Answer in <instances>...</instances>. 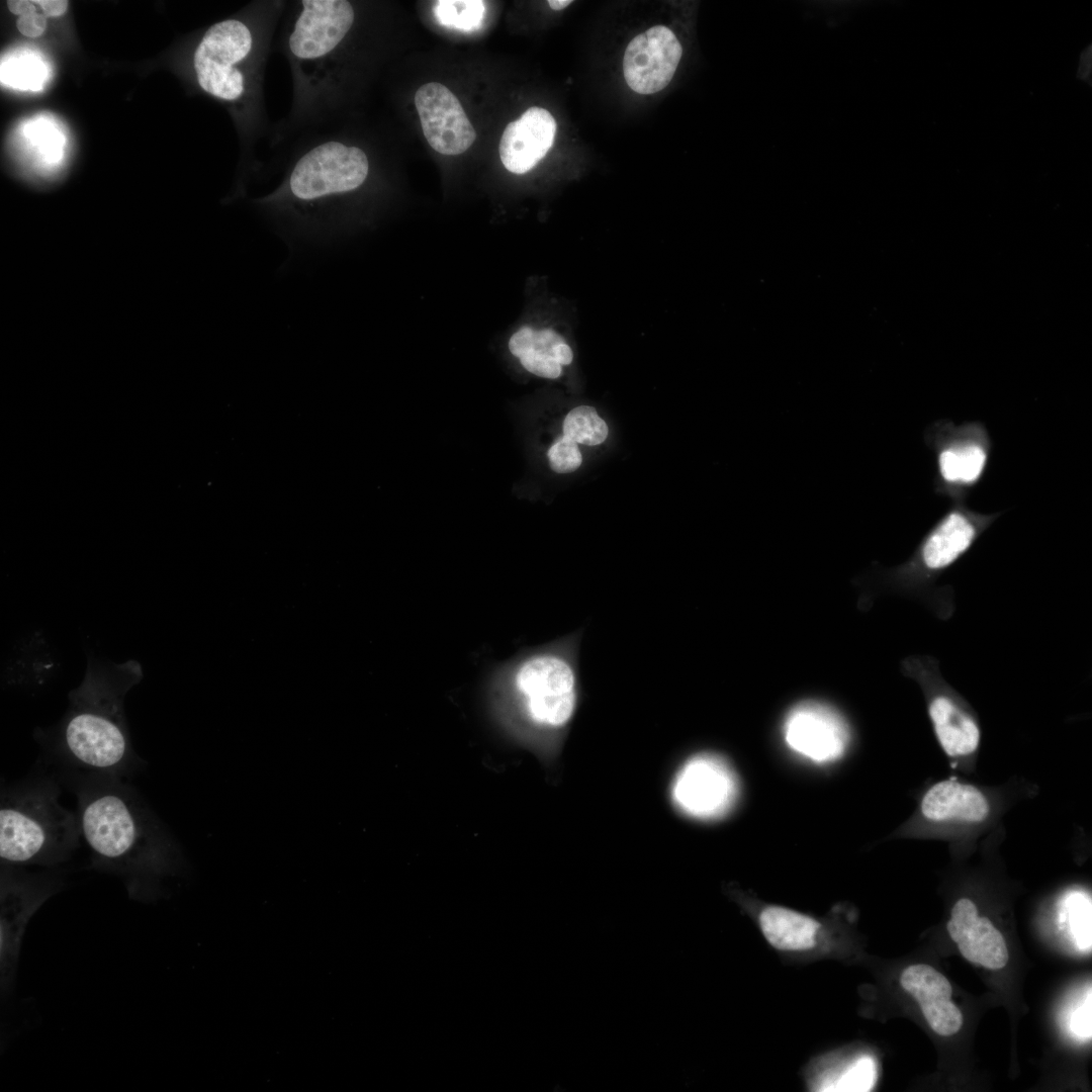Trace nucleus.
Here are the masks:
<instances>
[{
    "instance_id": "f257e3e1",
    "label": "nucleus",
    "mask_w": 1092,
    "mask_h": 1092,
    "mask_svg": "<svg viewBox=\"0 0 1092 1092\" xmlns=\"http://www.w3.org/2000/svg\"><path fill=\"white\" fill-rule=\"evenodd\" d=\"M338 122L302 130L275 146L266 166L276 186L252 198L253 206L282 230L331 237L344 200L370 174L366 151L342 138Z\"/></svg>"
},
{
    "instance_id": "f03ea898",
    "label": "nucleus",
    "mask_w": 1092,
    "mask_h": 1092,
    "mask_svg": "<svg viewBox=\"0 0 1092 1092\" xmlns=\"http://www.w3.org/2000/svg\"><path fill=\"white\" fill-rule=\"evenodd\" d=\"M286 5L285 0L248 3L237 15L209 26L192 56L198 87L231 107L247 184L260 165L256 148L268 140L273 125L265 106V68Z\"/></svg>"
},
{
    "instance_id": "7ed1b4c3",
    "label": "nucleus",
    "mask_w": 1092,
    "mask_h": 1092,
    "mask_svg": "<svg viewBox=\"0 0 1092 1092\" xmlns=\"http://www.w3.org/2000/svg\"><path fill=\"white\" fill-rule=\"evenodd\" d=\"M99 777L78 792L82 837L97 863L125 878L130 894L156 893L176 866L173 840L138 795L116 778Z\"/></svg>"
},
{
    "instance_id": "20e7f679",
    "label": "nucleus",
    "mask_w": 1092,
    "mask_h": 1092,
    "mask_svg": "<svg viewBox=\"0 0 1092 1092\" xmlns=\"http://www.w3.org/2000/svg\"><path fill=\"white\" fill-rule=\"evenodd\" d=\"M143 678L135 660L88 657L82 682L69 693V708L53 730L64 758L96 776L116 778L133 759L124 700Z\"/></svg>"
},
{
    "instance_id": "39448f33",
    "label": "nucleus",
    "mask_w": 1092,
    "mask_h": 1092,
    "mask_svg": "<svg viewBox=\"0 0 1092 1092\" xmlns=\"http://www.w3.org/2000/svg\"><path fill=\"white\" fill-rule=\"evenodd\" d=\"M51 781L6 790L0 805V857L5 864L52 866L69 858L79 845L77 812L59 802Z\"/></svg>"
},
{
    "instance_id": "423d86ee",
    "label": "nucleus",
    "mask_w": 1092,
    "mask_h": 1092,
    "mask_svg": "<svg viewBox=\"0 0 1092 1092\" xmlns=\"http://www.w3.org/2000/svg\"><path fill=\"white\" fill-rule=\"evenodd\" d=\"M574 636L554 648L523 658L513 689L524 723L543 734H557L571 722L578 703L577 648Z\"/></svg>"
},
{
    "instance_id": "0eeeda50",
    "label": "nucleus",
    "mask_w": 1092,
    "mask_h": 1092,
    "mask_svg": "<svg viewBox=\"0 0 1092 1092\" xmlns=\"http://www.w3.org/2000/svg\"><path fill=\"white\" fill-rule=\"evenodd\" d=\"M1001 514H983L971 510L965 502L952 503L921 539L911 558L898 569L897 575L922 592L925 603L940 619H947L953 613V590L936 587L935 583Z\"/></svg>"
},
{
    "instance_id": "6e6552de",
    "label": "nucleus",
    "mask_w": 1092,
    "mask_h": 1092,
    "mask_svg": "<svg viewBox=\"0 0 1092 1092\" xmlns=\"http://www.w3.org/2000/svg\"><path fill=\"white\" fill-rule=\"evenodd\" d=\"M924 440L935 458V492L953 503L965 502L990 460L992 440L986 427L980 422L957 426L939 420L927 427Z\"/></svg>"
},
{
    "instance_id": "1a4fd4ad",
    "label": "nucleus",
    "mask_w": 1092,
    "mask_h": 1092,
    "mask_svg": "<svg viewBox=\"0 0 1092 1092\" xmlns=\"http://www.w3.org/2000/svg\"><path fill=\"white\" fill-rule=\"evenodd\" d=\"M905 671L925 692L928 716L942 750L950 757L974 753L981 740L979 724L943 679L938 660L929 655L911 657Z\"/></svg>"
},
{
    "instance_id": "9d476101",
    "label": "nucleus",
    "mask_w": 1092,
    "mask_h": 1092,
    "mask_svg": "<svg viewBox=\"0 0 1092 1092\" xmlns=\"http://www.w3.org/2000/svg\"><path fill=\"white\" fill-rule=\"evenodd\" d=\"M739 784L735 771L720 755L702 752L690 757L671 783V800L684 815L714 820L734 806Z\"/></svg>"
},
{
    "instance_id": "9b49d317",
    "label": "nucleus",
    "mask_w": 1092,
    "mask_h": 1092,
    "mask_svg": "<svg viewBox=\"0 0 1092 1092\" xmlns=\"http://www.w3.org/2000/svg\"><path fill=\"white\" fill-rule=\"evenodd\" d=\"M783 737L796 754L815 763H829L845 753L849 730L843 718L831 707L805 701L787 714Z\"/></svg>"
},
{
    "instance_id": "f8f14e48",
    "label": "nucleus",
    "mask_w": 1092,
    "mask_h": 1092,
    "mask_svg": "<svg viewBox=\"0 0 1092 1092\" xmlns=\"http://www.w3.org/2000/svg\"><path fill=\"white\" fill-rule=\"evenodd\" d=\"M424 135L436 152L456 156L467 151L476 132L460 101L445 85L431 82L415 94Z\"/></svg>"
},
{
    "instance_id": "ddd939ff",
    "label": "nucleus",
    "mask_w": 1092,
    "mask_h": 1092,
    "mask_svg": "<svg viewBox=\"0 0 1092 1092\" xmlns=\"http://www.w3.org/2000/svg\"><path fill=\"white\" fill-rule=\"evenodd\" d=\"M682 55V47L671 29L653 26L635 36L623 58L627 85L639 94H652L671 81Z\"/></svg>"
},
{
    "instance_id": "4468645a",
    "label": "nucleus",
    "mask_w": 1092,
    "mask_h": 1092,
    "mask_svg": "<svg viewBox=\"0 0 1092 1092\" xmlns=\"http://www.w3.org/2000/svg\"><path fill=\"white\" fill-rule=\"evenodd\" d=\"M733 894L755 916L761 934L774 948L802 952L817 946L823 924L815 917L782 905L762 903L743 892Z\"/></svg>"
},
{
    "instance_id": "2eb2a0df",
    "label": "nucleus",
    "mask_w": 1092,
    "mask_h": 1092,
    "mask_svg": "<svg viewBox=\"0 0 1092 1092\" xmlns=\"http://www.w3.org/2000/svg\"><path fill=\"white\" fill-rule=\"evenodd\" d=\"M556 128L554 117L546 109L537 106L527 109L503 132L499 142L503 165L515 174L533 169L552 147Z\"/></svg>"
},
{
    "instance_id": "dca6fc26",
    "label": "nucleus",
    "mask_w": 1092,
    "mask_h": 1092,
    "mask_svg": "<svg viewBox=\"0 0 1092 1092\" xmlns=\"http://www.w3.org/2000/svg\"><path fill=\"white\" fill-rule=\"evenodd\" d=\"M921 814L933 822H982L990 812L985 795L976 787L952 780L941 781L927 790L921 800Z\"/></svg>"
},
{
    "instance_id": "f3484780",
    "label": "nucleus",
    "mask_w": 1092,
    "mask_h": 1092,
    "mask_svg": "<svg viewBox=\"0 0 1092 1092\" xmlns=\"http://www.w3.org/2000/svg\"><path fill=\"white\" fill-rule=\"evenodd\" d=\"M509 349L527 371L550 379L559 377L561 365H568L573 359L570 347L551 329L537 331L523 327L511 337Z\"/></svg>"
},
{
    "instance_id": "a211bd4d",
    "label": "nucleus",
    "mask_w": 1092,
    "mask_h": 1092,
    "mask_svg": "<svg viewBox=\"0 0 1092 1092\" xmlns=\"http://www.w3.org/2000/svg\"><path fill=\"white\" fill-rule=\"evenodd\" d=\"M875 1061L868 1056L839 1059L818 1071L812 1089L822 1092H860L871 1090L876 1082Z\"/></svg>"
},
{
    "instance_id": "6ab92c4d",
    "label": "nucleus",
    "mask_w": 1092,
    "mask_h": 1092,
    "mask_svg": "<svg viewBox=\"0 0 1092 1092\" xmlns=\"http://www.w3.org/2000/svg\"><path fill=\"white\" fill-rule=\"evenodd\" d=\"M900 984L920 1006L951 998L949 981L929 965L907 967L901 974Z\"/></svg>"
},
{
    "instance_id": "aec40b11",
    "label": "nucleus",
    "mask_w": 1092,
    "mask_h": 1092,
    "mask_svg": "<svg viewBox=\"0 0 1092 1092\" xmlns=\"http://www.w3.org/2000/svg\"><path fill=\"white\" fill-rule=\"evenodd\" d=\"M974 950V964L990 970H999L1008 962L1005 939L987 917H978L968 931Z\"/></svg>"
},
{
    "instance_id": "412c9836",
    "label": "nucleus",
    "mask_w": 1092,
    "mask_h": 1092,
    "mask_svg": "<svg viewBox=\"0 0 1092 1092\" xmlns=\"http://www.w3.org/2000/svg\"><path fill=\"white\" fill-rule=\"evenodd\" d=\"M563 436L578 444L595 446L603 443L609 433L605 421L588 405L571 410L563 421Z\"/></svg>"
},
{
    "instance_id": "4be33fe9",
    "label": "nucleus",
    "mask_w": 1092,
    "mask_h": 1092,
    "mask_svg": "<svg viewBox=\"0 0 1092 1092\" xmlns=\"http://www.w3.org/2000/svg\"><path fill=\"white\" fill-rule=\"evenodd\" d=\"M483 14L482 1H438L435 5L438 21L443 25L458 29L468 30L476 27L482 20Z\"/></svg>"
},
{
    "instance_id": "5701e85b",
    "label": "nucleus",
    "mask_w": 1092,
    "mask_h": 1092,
    "mask_svg": "<svg viewBox=\"0 0 1092 1092\" xmlns=\"http://www.w3.org/2000/svg\"><path fill=\"white\" fill-rule=\"evenodd\" d=\"M920 1008L930 1027L939 1035H952L962 1027L963 1015L950 999H939Z\"/></svg>"
},
{
    "instance_id": "b1692460",
    "label": "nucleus",
    "mask_w": 1092,
    "mask_h": 1092,
    "mask_svg": "<svg viewBox=\"0 0 1092 1092\" xmlns=\"http://www.w3.org/2000/svg\"><path fill=\"white\" fill-rule=\"evenodd\" d=\"M547 456L550 468L557 473L573 472L582 461L577 443L565 436L550 447Z\"/></svg>"
},
{
    "instance_id": "393cba45",
    "label": "nucleus",
    "mask_w": 1092,
    "mask_h": 1092,
    "mask_svg": "<svg viewBox=\"0 0 1092 1092\" xmlns=\"http://www.w3.org/2000/svg\"><path fill=\"white\" fill-rule=\"evenodd\" d=\"M978 910L975 903L962 898L956 902L951 909L950 921L961 930L968 932L978 919Z\"/></svg>"
},
{
    "instance_id": "a878e982",
    "label": "nucleus",
    "mask_w": 1092,
    "mask_h": 1092,
    "mask_svg": "<svg viewBox=\"0 0 1092 1092\" xmlns=\"http://www.w3.org/2000/svg\"><path fill=\"white\" fill-rule=\"evenodd\" d=\"M47 27V18L42 13L34 12L19 16L17 28L25 36L38 37Z\"/></svg>"
},
{
    "instance_id": "bb28decb",
    "label": "nucleus",
    "mask_w": 1092,
    "mask_h": 1092,
    "mask_svg": "<svg viewBox=\"0 0 1092 1092\" xmlns=\"http://www.w3.org/2000/svg\"><path fill=\"white\" fill-rule=\"evenodd\" d=\"M36 4L41 8L42 14L46 17H57L63 15L69 6L66 0H37Z\"/></svg>"
},
{
    "instance_id": "cd10ccee",
    "label": "nucleus",
    "mask_w": 1092,
    "mask_h": 1092,
    "mask_svg": "<svg viewBox=\"0 0 1092 1092\" xmlns=\"http://www.w3.org/2000/svg\"><path fill=\"white\" fill-rule=\"evenodd\" d=\"M7 6H8V9L10 10V12H12L15 15L22 16V15H25V14L37 12L36 6H38V5L36 4L35 1L9 0V1H7Z\"/></svg>"
},
{
    "instance_id": "c85d7f7f",
    "label": "nucleus",
    "mask_w": 1092,
    "mask_h": 1092,
    "mask_svg": "<svg viewBox=\"0 0 1092 1092\" xmlns=\"http://www.w3.org/2000/svg\"><path fill=\"white\" fill-rule=\"evenodd\" d=\"M946 928L951 939L957 943L968 935V932L959 929L950 920L947 922Z\"/></svg>"
},
{
    "instance_id": "c756f323",
    "label": "nucleus",
    "mask_w": 1092,
    "mask_h": 1092,
    "mask_svg": "<svg viewBox=\"0 0 1092 1092\" xmlns=\"http://www.w3.org/2000/svg\"><path fill=\"white\" fill-rule=\"evenodd\" d=\"M571 3H572L571 0H550V1H548L549 6L553 10H562V9L566 8L567 6H569Z\"/></svg>"
}]
</instances>
